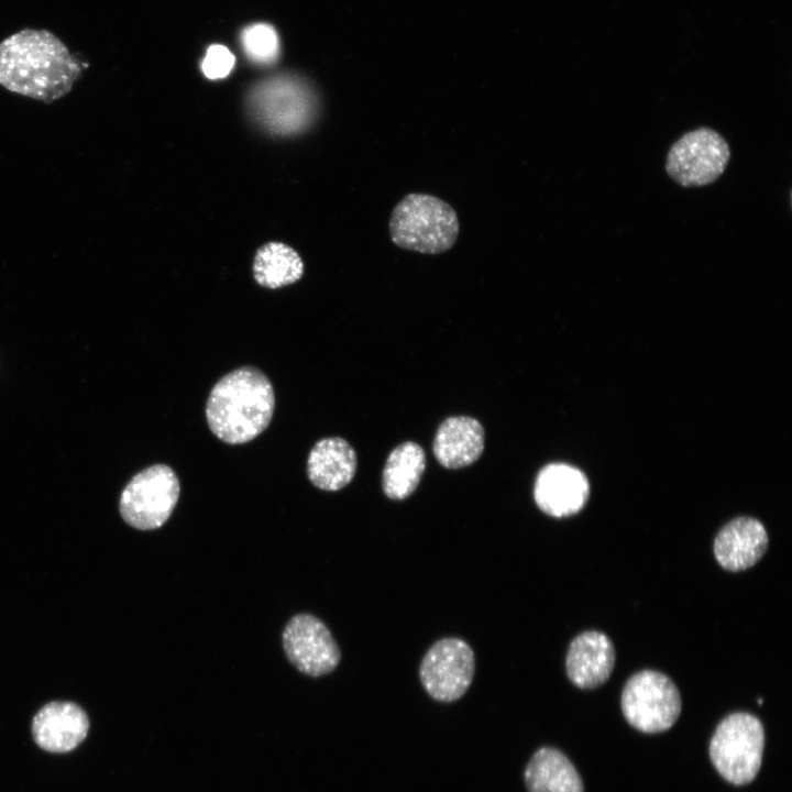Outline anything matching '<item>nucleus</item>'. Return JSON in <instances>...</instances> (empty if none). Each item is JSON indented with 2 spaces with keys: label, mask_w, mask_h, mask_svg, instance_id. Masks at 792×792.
Wrapping results in <instances>:
<instances>
[{
  "label": "nucleus",
  "mask_w": 792,
  "mask_h": 792,
  "mask_svg": "<svg viewBox=\"0 0 792 792\" xmlns=\"http://www.w3.org/2000/svg\"><path fill=\"white\" fill-rule=\"evenodd\" d=\"M81 63L51 31L23 29L0 42V85L44 103L70 92Z\"/></svg>",
  "instance_id": "1"
},
{
  "label": "nucleus",
  "mask_w": 792,
  "mask_h": 792,
  "mask_svg": "<svg viewBox=\"0 0 792 792\" xmlns=\"http://www.w3.org/2000/svg\"><path fill=\"white\" fill-rule=\"evenodd\" d=\"M274 408V389L268 377L254 366H242L222 376L212 387L206 418L219 440L242 444L268 427Z\"/></svg>",
  "instance_id": "2"
},
{
  "label": "nucleus",
  "mask_w": 792,
  "mask_h": 792,
  "mask_svg": "<svg viewBox=\"0 0 792 792\" xmlns=\"http://www.w3.org/2000/svg\"><path fill=\"white\" fill-rule=\"evenodd\" d=\"M393 243L422 254H440L457 242L460 224L453 207L422 193H410L394 207L389 223Z\"/></svg>",
  "instance_id": "3"
},
{
  "label": "nucleus",
  "mask_w": 792,
  "mask_h": 792,
  "mask_svg": "<svg viewBox=\"0 0 792 792\" xmlns=\"http://www.w3.org/2000/svg\"><path fill=\"white\" fill-rule=\"evenodd\" d=\"M765 748V730L752 714L736 712L716 727L710 743V757L718 773L728 782L743 785L759 772Z\"/></svg>",
  "instance_id": "4"
},
{
  "label": "nucleus",
  "mask_w": 792,
  "mask_h": 792,
  "mask_svg": "<svg viewBox=\"0 0 792 792\" xmlns=\"http://www.w3.org/2000/svg\"><path fill=\"white\" fill-rule=\"evenodd\" d=\"M682 708L680 692L666 674L644 670L626 682L622 710L627 722L642 733H660L676 722Z\"/></svg>",
  "instance_id": "5"
},
{
  "label": "nucleus",
  "mask_w": 792,
  "mask_h": 792,
  "mask_svg": "<svg viewBox=\"0 0 792 792\" xmlns=\"http://www.w3.org/2000/svg\"><path fill=\"white\" fill-rule=\"evenodd\" d=\"M179 480L172 468L155 464L134 475L123 488L119 510L123 520L140 530L163 526L178 497Z\"/></svg>",
  "instance_id": "6"
},
{
  "label": "nucleus",
  "mask_w": 792,
  "mask_h": 792,
  "mask_svg": "<svg viewBox=\"0 0 792 792\" xmlns=\"http://www.w3.org/2000/svg\"><path fill=\"white\" fill-rule=\"evenodd\" d=\"M730 158L727 141L717 131L702 127L686 132L670 147L666 170L683 187L712 184L725 170Z\"/></svg>",
  "instance_id": "7"
},
{
  "label": "nucleus",
  "mask_w": 792,
  "mask_h": 792,
  "mask_svg": "<svg viewBox=\"0 0 792 792\" xmlns=\"http://www.w3.org/2000/svg\"><path fill=\"white\" fill-rule=\"evenodd\" d=\"M475 669L472 648L459 638L437 641L424 657L419 675L435 700L452 702L469 689Z\"/></svg>",
  "instance_id": "8"
},
{
  "label": "nucleus",
  "mask_w": 792,
  "mask_h": 792,
  "mask_svg": "<svg viewBox=\"0 0 792 792\" xmlns=\"http://www.w3.org/2000/svg\"><path fill=\"white\" fill-rule=\"evenodd\" d=\"M283 647L289 662L310 676L330 673L340 661L339 647L329 629L309 614L290 618L283 631Z\"/></svg>",
  "instance_id": "9"
},
{
  "label": "nucleus",
  "mask_w": 792,
  "mask_h": 792,
  "mask_svg": "<svg viewBox=\"0 0 792 792\" xmlns=\"http://www.w3.org/2000/svg\"><path fill=\"white\" fill-rule=\"evenodd\" d=\"M588 496L590 484L585 474L570 464H547L536 477L535 502L540 510L551 517L562 518L579 513Z\"/></svg>",
  "instance_id": "10"
},
{
  "label": "nucleus",
  "mask_w": 792,
  "mask_h": 792,
  "mask_svg": "<svg viewBox=\"0 0 792 792\" xmlns=\"http://www.w3.org/2000/svg\"><path fill=\"white\" fill-rule=\"evenodd\" d=\"M253 105L258 119L280 134L300 130L312 116L309 95L289 80L263 84L254 92Z\"/></svg>",
  "instance_id": "11"
},
{
  "label": "nucleus",
  "mask_w": 792,
  "mask_h": 792,
  "mask_svg": "<svg viewBox=\"0 0 792 792\" xmlns=\"http://www.w3.org/2000/svg\"><path fill=\"white\" fill-rule=\"evenodd\" d=\"M89 719L86 712L73 702H51L34 716L32 735L35 744L48 752L74 750L86 738Z\"/></svg>",
  "instance_id": "12"
},
{
  "label": "nucleus",
  "mask_w": 792,
  "mask_h": 792,
  "mask_svg": "<svg viewBox=\"0 0 792 792\" xmlns=\"http://www.w3.org/2000/svg\"><path fill=\"white\" fill-rule=\"evenodd\" d=\"M768 543L767 530L758 519L738 517L717 532L713 549L723 569L738 572L755 565L766 553Z\"/></svg>",
  "instance_id": "13"
},
{
  "label": "nucleus",
  "mask_w": 792,
  "mask_h": 792,
  "mask_svg": "<svg viewBox=\"0 0 792 792\" xmlns=\"http://www.w3.org/2000/svg\"><path fill=\"white\" fill-rule=\"evenodd\" d=\"M615 659L614 645L605 634L595 630L582 632L568 649V678L580 689L597 688L610 676Z\"/></svg>",
  "instance_id": "14"
},
{
  "label": "nucleus",
  "mask_w": 792,
  "mask_h": 792,
  "mask_svg": "<svg viewBox=\"0 0 792 792\" xmlns=\"http://www.w3.org/2000/svg\"><path fill=\"white\" fill-rule=\"evenodd\" d=\"M484 429L469 416L444 419L435 436L433 454L446 469H461L474 463L484 450Z\"/></svg>",
  "instance_id": "15"
},
{
  "label": "nucleus",
  "mask_w": 792,
  "mask_h": 792,
  "mask_svg": "<svg viewBox=\"0 0 792 792\" xmlns=\"http://www.w3.org/2000/svg\"><path fill=\"white\" fill-rule=\"evenodd\" d=\"M358 457L352 446L339 437L319 440L310 450L307 475L318 488L334 492L345 487L354 477Z\"/></svg>",
  "instance_id": "16"
},
{
  "label": "nucleus",
  "mask_w": 792,
  "mask_h": 792,
  "mask_svg": "<svg viewBox=\"0 0 792 792\" xmlns=\"http://www.w3.org/2000/svg\"><path fill=\"white\" fill-rule=\"evenodd\" d=\"M528 792H583L582 779L572 762L558 749L535 752L525 770Z\"/></svg>",
  "instance_id": "17"
},
{
  "label": "nucleus",
  "mask_w": 792,
  "mask_h": 792,
  "mask_svg": "<svg viewBox=\"0 0 792 792\" xmlns=\"http://www.w3.org/2000/svg\"><path fill=\"white\" fill-rule=\"evenodd\" d=\"M426 469V454L416 442L406 441L388 455L383 470L382 487L395 501L410 496L417 488Z\"/></svg>",
  "instance_id": "18"
},
{
  "label": "nucleus",
  "mask_w": 792,
  "mask_h": 792,
  "mask_svg": "<svg viewBox=\"0 0 792 792\" xmlns=\"http://www.w3.org/2000/svg\"><path fill=\"white\" fill-rule=\"evenodd\" d=\"M302 274L301 257L287 244L268 242L255 253L253 276L262 287L280 288L299 280Z\"/></svg>",
  "instance_id": "19"
},
{
  "label": "nucleus",
  "mask_w": 792,
  "mask_h": 792,
  "mask_svg": "<svg viewBox=\"0 0 792 792\" xmlns=\"http://www.w3.org/2000/svg\"><path fill=\"white\" fill-rule=\"evenodd\" d=\"M246 54L257 63H272L279 53V42L275 29L266 23L249 25L242 33Z\"/></svg>",
  "instance_id": "20"
},
{
  "label": "nucleus",
  "mask_w": 792,
  "mask_h": 792,
  "mask_svg": "<svg viewBox=\"0 0 792 792\" xmlns=\"http://www.w3.org/2000/svg\"><path fill=\"white\" fill-rule=\"evenodd\" d=\"M233 54L221 44L210 45L207 50L201 68L209 79H219L228 76L234 65Z\"/></svg>",
  "instance_id": "21"
}]
</instances>
